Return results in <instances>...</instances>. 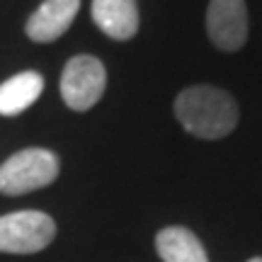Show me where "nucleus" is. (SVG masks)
I'll list each match as a JSON object with an SVG mask.
<instances>
[{
    "label": "nucleus",
    "instance_id": "6",
    "mask_svg": "<svg viewBox=\"0 0 262 262\" xmlns=\"http://www.w3.org/2000/svg\"><path fill=\"white\" fill-rule=\"evenodd\" d=\"M80 10V0H44L27 19V37L39 44H49L63 37Z\"/></svg>",
    "mask_w": 262,
    "mask_h": 262
},
{
    "label": "nucleus",
    "instance_id": "1",
    "mask_svg": "<svg viewBox=\"0 0 262 262\" xmlns=\"http://www.w3.org/2000/svg\"><path fill=\"white\" fill-rule=\"evenodd\" d=\"M175 117L192 136L224 139L238 126V104L214 85H192L175 97Z\"/></svg>",
    "mask_w": 262,
    "mask_h": 262
},
{
    "label": "nucleus",
    "instance_id": "9",
    "mask_svg": "<svg viewBox=\"0 0 262 262\" xmlns=\"http://www.w3.org/2000/svg\"><path fill=\"white\" fill-rule=\"evenodd\" d=\"M156 250L163 262H209L199 238L182 226L163 228L156 235Z\"/></svg>",
    "mask_w": 262,
    "mask_h": 262
},
{
    "label": "nucleus",
    "instance_id": "2",
    "mask_svg": "<svg viewBox=\"0 0 262 262\" xmlns=\"http://www.w3.org/2000/svg\"><path fill=\"white\" fill-rule=\"evenodd\" d=\"M58 178V156L47 148H27L0 165V194L19 196L51 185Z\"/></svg>",
    "mask_w": 262,
    "mask_h": 262
},
{
    "label": "nucleus",
    "instance_id": "3",
    "mask_svg": "<svg viewBox=\"0 0 262 262\" xmlns=\"http://www.w3.org/2000/svg\"><path fill=\"white\" fill-rule=\"evenodd\" d=\"M56 221L44 211H15L0 216V253L32 255L51 245Z\"/></svg>",
    "mask_w": 262,
    "mask_h": 262
},
{
    "label": "nucleus",
    "instance_id": "10",
    "mask_svg": "<svg viewBox=\"0 0 262 262\" xmlns=\"http://www.w3.org/2000/svg\"><path fill=\"white\" fill-rule=\"evenodd\" d=\"M248 262H262V257H253V260H248Z\"/></svg>",
    "mask_w": 262,
    "mask_h": 262
},
{
    "label": "nucleus",
    "instance_id": "4",
    "mask_svg": "<svg viewBox=\"0 0 262 262\" xmlns=\"http://www.w3.org/2000/svg\"><path fill=\"white\" fill-rule=\"evenodd\" d=\"M107 88V71L100 58L80 54L73 56L61 75V97L73 112H88L102 100Z\"/></svg>",
    "mask_w": 262,
    "mask_h": 262
},
{
    "label": "nucleus",
    "instance_id": "5",
    "mask_svg": "<svg viewBox=\"0 0 262 262\" xmlns=\"http://www.w3.org/2000/svg\"><path fill=\"white\" fill-rule=\"evenodd\" d=\"M206 34L219 51H238L248 41V5L245 0H209Z\"/></svg>",
    "mask_w": 262,
    "mask_h": 262
},
{
    "label": "nucleus",
    "instance_id": "7",
    "mask_svg": "<svg viewBox=\"0 0 262 262\" xmlns=\"http://www.w3.org/2000/svg\"><path fill=\"white\" fill-rule=\"evenodd\" d=\"M93 22L110 39L126 41L139 32L136 0H93Z\"/></svg>",
    "mask_w": 262,
    "mask_h": 262
},
{
    "label": "nucleus",
    "instance_id": "8",
    "mask_svg": "<svg viewBox=\"0 0 262 262\" xmlns=\"http://www.w3.org/2000/svg\"><path fill=\"white\" fill-rule=\"evenodd\" d=\"M44 93V78L37 71H25L0 83V114L15 117L29 110Z\"/></svg>",
    "mask_w": 262,
    "mask_h": 262
}]
</instances>
